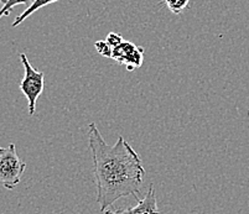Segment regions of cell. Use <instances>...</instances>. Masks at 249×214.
<instances>
[{"label":"cell","instance_id":"6da1fadb","mask_svg":"<svg viewBox=\"0 0 249 214\" xmlns=\"http://www.w3.org/2000/svg\"><path fill=\"white\" fill-rule=\"evenodd\" d=\"M88 143L93 159V175L97 186V202L106 212L121 198L134 196L142 190L145 168L139 154L123 136L113 146L104 141L97 125L89 124Z\"/></svg>","mask_w":249,"mask_h":214},{"label":"cell","instance_id":"7a4b0ae2","mask_svg":"<svg viewBox=\"0 0 249 214\" xmlns=\"http://www.w3.org/2000/svg\"><path fill=\"white\" fill-rule=\"evenodd\" d=\"M26 164L18 156L14 144L0 148V183L6 190H14L20 183Z\"/></svg>","mask_w":249,"mask_h":214},{"label":"cell","instance_id":"3957f363","mask_svg":"<svg viewBox=\"0 0 249 214\" xmlns=\"http://www.w3.org/2000/svg\"><path fill=\"white\" fill-rule=\"evenodd\" d=\"M20 60H21V64L25 69L24 78L20 83V91L28 99L29 115L33 116L36 112V102H37L38 97L44 92L45 74L44 72L37 71L31 66L25 53H20Z\"/></svg>","mask_w":249,"mask_h":214},{"label":"cell","instance_id":"277c9868","mask_svg":"<svg viewBox=\"0 0 249 214\" xmlns=\"http://www.w3.org/2000/svg\"><path fill=\"white\" fill-rule=\"evenodd\" d=\"M142 52L144 49L142 47L135 46L132 42L123 41L119 46L113 49L112 58L124 65L128 71H134L142 65Z\"/></svg>","mask_w":249,"mask_h":214},{"label":"cell","instance_id":"5b68a950","mask_svg":"<svg viewBox=\"0 0 249 214\" xmlns=\"http://www.w3.org/2000/svg\"><path fill=\"white\" fill-rule=\"evenodd\" d=\"M104 214H160L154 184H150L148 192L142 199L140 198L138 199L137 206L125 209H118L115 212L106 211Z\"/></svg>","mask_w":249,"mask_h":214},{"label":"cell","instance_id":"8992f818","mask_svg":"<svg viewBox=\"0 0 249 214\" xmlns=\"http://www.w3.org/2000/svg\"><path fill=\"white\" fill-rule=\"evenodd\" d=\"M56 1H58V0H35L29 8H26V10H24V13H21L19 16H17V19L14 20L13 25H11V28H17L18 25H20L24 20H26L29 16H31L35 11L40 10V9L44 8V6L50 5V4L52 3H56Z\"/></svg>","mask_w":249,"mask_h":214},{"label":"cell","instance_id":"52a82bcc","mask_svg":"<svg viewBox=\"0 0 249 214\" xmlns=\"http://www.w3.org/2000/svg\"><path fill=\"white\" fill-rule=\"evenodd\" d=\"M165 5L173 14H181L189 6L190 0H164Z\"/></svg>","mask_w":249,"mask_h":214},{"label":"cell","instance_id":"ba28073f","mask_svg":"<svg viewBox=\"0 0 249 214\" xmlns=\"http://www.w3.org/2000/svg\"><path fill=\"white\" fill-rule=\"evenodd\" d=\"M34 1H35V0H8L6 4H4L3 5V8L0 9V19H1L3 16H8L14 6L22 4V5H28L29 8Z\"/></svg>","mask_w":249,"mask_h":214},{"label":"cell","instance_id":"9c48e42d","mask_svg":"<svg viewBox=\"0 0 249 214\" xmlns=\"http://www.w3.org/2000/svg\"><path fill=\"white\" fill-rule=\"evenodd\" d=\"M96 49L98 51V53H101L104 57H112V51L113 49L108 45L107 41H98L96 42Z\"/></svg>","mask_w":249,"mask_h":214},{"label":"cell","instance_id":"30bf717a","mask_svg":"<svg viewBox=\"0 0 249 214\" xmlns=\"http://www.w3.org/2000/svg\"><path fill=\"white\" fill-rule=\"evenodd\" d=\"M106 41L108 42V45H109L112 49H114V47L119 46V45H121L124 40L121 35H118V33H108Z\"/></svg>","mask_w":249,"mask_h":214},{"label":"cell","instance_id":"8fae6325","mask_svg":"<svg viewBox=\"0 0 249 214\" xmlns=\"http://www.w3.org/2000/svg\"><path fill=\"white\" fill-rule=\"evenodd\" d=\"M0 1H1V4L4 5V4H6V1H8V0H0Z\"/></svg>","mask_w":249,"mask_h":214},{"label":"cell","instance_id":"7c38bea8","mask_svg":"<svg viewBox=\"0 0 249 214\" xmlns=\"http://www.w3.org/2000/svg\"><path fill=\"white\" fill-rule=\"evenodd\" d=\"M0 3H1V1H0Z\"/></svg>","mask_w":249,"mask_h":214}]
</instances>
